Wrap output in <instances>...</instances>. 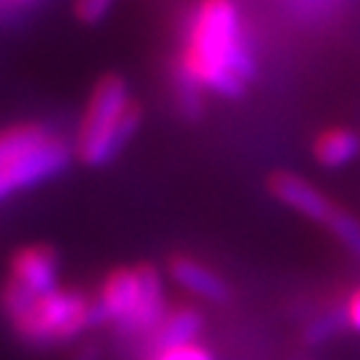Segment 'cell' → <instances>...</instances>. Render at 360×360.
<instances>
[{
    "mask_svg": "<svg viewBox=\"0 0 360 360\" xmlns=\"http://www.w3.org/2000/svg\"><path fill=\"white\" fill-rule=\"evenodd\" d=\"M11 278L33 290L35 295L53 292L60 278V260L51 245H25L11 258Z\"/></svg>",
    "mask_w": 360,
    "mask_h": 360,
    "instance_id": "obj_7",
    "label": "cell"
},
{
    "mask_svg": "<svg viewBox=\"0 0 360 360\" xmlns=\"http://www.w3.org/2000/svg\"><path fill=\"white\" fill-rule=\"evenodd\" d=\"M38 0H0V11H18V8H30Z\"/></svg>",
    "mask_w": 360,
    "mask_h": 360,
    "instance_id": "obj_19",
    "label": "cell"
},
{
    "mask_svg": "<svg viewBox=\"0 0 360 360\" xmlns=\"http://www.w3.org/2000/svg\"><path fill=\"white\" fill-rule=\"evenodd\" d=\"M70 158H73L70 146L53 135L51 141L40 146L38 150L22 155L20 160L8 165L6 170H0V200L56 178L58 173H63L68 168Z\"/></svg>",
    "mask_w": 360,
    "mask_h": 360,
    "instance_id": "obj_4",
    "label": "cell"
},
{
    "mask_svg": "<svg viewBox=\"0 0 360 360\" xmlns=\"http://www.w3.org/2000/svg\"><path fill=\"white\" fill-rule=\"evenodd\" d=\"M168 273L183 290H188L195 298L208 300V303H225V300H231V285L215 270L198 263L195 258L178 255V258L170 260Z\"/></svg>",
    "mask_w": 360,
    "mask_h": 360,
    "instance_id": "obj_8",
    "label": "cell"
},
{
    "mask_svg": "<svg viewBox=\"0 0 360 360\" xmlns=\"http://www.w3.org/2000/svg\"><path fill=\"white\" fill-rule=\"evenodd\" d=\"M103 310L108 315V323L118 328L120 333L130 335V328L138 315V300H141V283H138V270L135 268H118L103 281L101 288Z\"/></svg>",
    "mask_w": 360,
    "mask_h": 360,
    "instance_id": "obj_6",
    "label": "cell"
},
{
    "mask_svg": "<svg viewBox=\"0 0 360 360\" xmlns=\"http://www.w3.org/2000/svg\"><path fill=\"white\" fill-rule=\"evenodd\" d=\"M53 133L45 130L43 125L25 123V125H13V128L0 130V170H6L22 155L38 150L40 146L51 141Z\"/></svg>",
    "mask_w": 360,
    "mask_h": 360,
    "instance_id": "obj_12",
    "label": "cell"
},
{
    "mask_svg": "<svg viewBox=\"0 0 360 360\" xmlns=\"http://www.w3.org/2000/svg\"><path fill=\"white\" fill-rule=\"evenodd\" d=\"M343 310H345V321H348V326L360 333V288L350 292V298Z\"/></svg>",
    "mask_w": 360,
    "mask_h": 360,
    "instance_id": "obj_17",
    "label": "cell"
},
{
    "mask_svg": "<svg viewBox=\"0 0 360 360\" xmlns=\"http://www.w3.org/2000/svg\"><path fill=\"white\" fill-rule=\"evenodd\" d=\"M101 355H103L101 345H98V343H85V345H80V348L75 350L70 360H101Z\"/></svg>",
    "mask_w": 360,
    "mask_h": 360,
    "instance_id": "obj_18",
    "label": "cell"
},
{
    "mask_svg": "<svg viewBox=\"0 0 360 360\" xmlns=\"http://www.w3.org/2000/svg\"><path fill=\"white\" fill-rule=\"evenodd\" d=\"M268 191L283 202L288 208H292L295 213L305 215L313 223H321L323 228L330 225V220L338 215V205L321 191L315 188L310 180L300 178L298 173H290V170H278V173L270 175L268 180Z\"/></svg>",
    "mask_w": 360,
    "mask_h": 360,
    "instance_id": "obj_5",
    "label": "cell"
},
{
    "mask_svg": "<svg viewBox=\"0 0 360 360\" xmlns=\"http://www.w3.org/2000/svg\"><path fill=\"white\" fill-rule=\"evenodd\" d=\"M258 75L243 13L236 0H198L183 20L173 85L188 118L202 112V96L240 98Z\"/></svg>",
    "mask_w": 360,
    "mask_h": 360,
    "instance_id": "obj_1",
    "label": "cell"
},
{
    "mask_svg": "<svg viewBox=\"0 0 360 360\" xmlns=\"http://www.w3.org/2000/svg\"><path fill=\"white\" fill-rule=\"evenodd\" d=\"M105 323L108 315L98 298H88L85 292L68 288H56L53 292L35 295L28 308L13 318L11 326L25 343L53 345L73 340L90 328Z\"/></svg>",
    "mask_w": 360,
    "mask_h": 360,
    "instance_id": "obj_3",
    "label": "cell"
},
{
    "mask_svg": "<svg viewBox=\"0 0 360 360\" xmlns=\"http://www.w3.org/2000/svg\"><path fill=\"white\" fill-rule=\"evenodd\" d=\"M315 160L328 170L345 168L360 155V135L348 128H328L313 143Z\"/></svg>",
    "mask_w": 360,
    "mask_h": 360,
    "instance_id": "obj_11",
    "label": "cell"
},
{
    "mask_svg": "<svg viewBox=\"0 0 360 360\" xmlns=\"http://www.w3.org/2000/svg\"><path fill=\"white\" fill-rule=\"evenodd\" d=\"M135 270H138V283H141V300H138V315H135V323L130 328V335H138V333L150 335L168 313L163 281H160L158 268L150 263L138 265Z\"/></svg>",
    "mask_w": 360,
    "mask_h": 360,
    "instance_id": "obj_9",
    "label": "cell"
},
{
    "mask_svg": "<svg viewBox=\"0 0 360 360\" xmlns=\"http://www.w3.org/2000/svg\"><path fill=\"white\" fill-rule=\"evenodd\" d=\"M345 323H348L345 321V310H328L326 315H321L318 321L305 328V343L308 345L326 343V340H330Z\"/></svg>",
    "mask_w": 360,
    "mask_h": 360,
    "instance_id": "obj_14",
    "label": "cell"
},
{
    "mask_svg": "<svg viewBox=\"0 0 360 360\" xmlns=\"http://www.w3.org/2000/svg\"><path fill=\"white\" fill-rule=\"evenodd\" d=\"M150 360H215L205 345L195 343H186V345H175V348H165L153 353Z\"/></svg>",
    "mask_w": 360,
    "mask_h": 360,
    "instance_id": "obj_15",
    "label": "cell"
},
{
    "mask_svg": "<svg viewBox=\"0 0 360 360\" xmlns=\"http://www.w3.org/2000/svg\"><path fill=\"white\" fill-rule=\"evenodd\" d=\"M340 245L348 250L350 255L360 260V220L353 213H348L345 208L338 210V215L330 220V225L326 228Z\"/></svg>",
    "mask_w": 360,
    "mask_h": 360,
    "instance_id": "obj_13",
    "label": "cell"
},
{
    "mask_svg": "<svg viewBox=\"0 0 360 360\" xmlns=\"http://www.w3.org/2000/svg\"><path fill=\"white\" fill-rule=\"evenodd\" d=\"M202 333V315L193 305H180V308H170L160 326L150 333V348L153 353L165 348H175V345L195 343Z\"/></svg>",
    "mask_w": 360,
    "mask_h": 360,
    "instance_id": "obj_10",
    "label": "cell"
},
{
    "mask_svg": "<svg viewBox=\"0 0 360 360\" xmlns=\"http://www.w3.org/2000/svg\"><path fill=\"white\" fill-rule=\"evenodd\" d=\"M143 108L133 101L123 75L108 73L96 83L78 130V155L90 168L112 163L135 138Z\"/></svg>",
    "mask_w": 360,
    "mask_h": 360,
    "instance_id": "obj_2",
    "label": "cell"
},
{
    "mask_svg": "<svg viewBox=\"0 0 360 360\" xmlns=\"http://www.w3.org/2000/svg\"><path fill=\"white\" fill-rule=\"evenodd\" d=\"M112 3H115V0H75L73 11L80 22H85V25H96V22H101L103 18L110 13Z\"/></svg>",
    "mask_w": 360,
    "mask_h": 360,
    "instance_id": "obj_16",
    "label": "cell"
}]
</instances>
